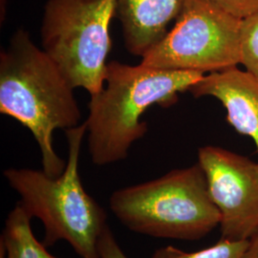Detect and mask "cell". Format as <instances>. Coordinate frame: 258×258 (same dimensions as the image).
Masks as SVG:
<instances>
[{
  "mask_svg": "<svg viewBox=\"0 0 258 258\" xmlns=\"http://www.w3.org/2000/svg\"><path fill=\"white\" fill-rule=\"evenodd\" d=\"M75 88L24 29L17 30L0 53V113L30 130L41 154L42 170L62 174L67 161L53 146L56 129L80 125L82 117Z\"/></svg>",
  "mask_w": 258,
  "mask_h": 258,
  "instance_id": "6da1fadb",
  "label": "cell"
},
{
  "mask_svg": "<svg viewBox=\"0 0 258 258\" xmlns=\"http://www.w3.org/2000/svg\"><path fill=\"white\" fill-rule=\"evenodd\" d=\"M205 74L165 70L113 60L107 63L102 91L90 96L86 125L93 164L104 166L125 160L132 145L148 132L142 116L153 105L167 107L189 91Z\"/></svg>",
  "mask_w": 258,
  "mask_h": 258,
  "instance_id": "7a4b0ae2",
  "label": "cell"
},
{
  "mask_svg": "<svg viewBox=\"0 0 258 258\" xmlns=\"http://www.w3.org/2000/svg\"><path fill=\"white\" fill-rule=\"evenodd\" d=\"M65 134L68 157L62 174L54 178L42 169L16 167L3 174L28 214L42 223L47 248L65 241L81 258H101L99 241L108 226L107 213L86 192L79 172L86 125L83 122Z\"/></svg>",
  "mask_w": 258,
  "mask_h": 258,
  "instance_id": "3957f363",
  "label": "cell"
},
{
  "mask_svg": "<svg viewBox=\"0 0 258 258\" xmlns=\"http://www.w3.org/2000/svg\"><path fill=\"white\" fill-rule=\"evenodd\" d=\"M109 208L129 231L155 238L201 239L221 221L198 162L115 190Z\"/></svg>",
  "mask_w": 258,
  "mask_h": 258,
  "instance_id": "277c9868",
  "label": "cell"
},
{
  "mask_svg": "<svg viewBox=\"0 0 258 258\" xmlns=\"http://www.w3.org/2000/svg\"><path fill=\"white\" fill-rule=\"evenodd\" d=\"M116 0H48L40 25L42 50L70 84L90 96L104 86Z\"/></svg>",
  "mask_w": 258,
  "mask_h": 258,
  "instance_id": "5b68a950",
  "label": "cell"
},
{
  "mask_svg": "<svg viewBox=\"0 0 258 258\" xmlns=\"http://www.w3.org/2000/svg\"><path fill=\"white\" fill-rule=\"evenodd\" d=\"M242 21L205 0H187L173 27L141 63L205 75L235 67L241 64Z\"/></svg>",
  "mask_w": 258,
  "mask_h": 258,
  "instance_id": "8992f818",
  "label": "cell"
},
{
  "mask_svg": "<svg viewBox=\"0 0 258 258\" xmlns=\"http://www.w3.org/2000/svg\"><path fill=\"white\" fill-rule=\"evenodd\" d=\"M198 163L221 215V238L250 239L258 231V162L206 146L198 149Z\"/></svg>",
  "mask_w": 258,
  "mask_h": 258,
  "instance_id": "52a82bcc",
  "label": "cell"
},
{
  "mask_svg": "<svg viewBox=\"0 0 258 258\" xmlns=\"http://www.w3.org/2000/svg\"><path fill=\"white\" fill-rule=\"evenodd\" d=\"M188 92L195 98L212 97L221 102L228 122L241 135L252 139L258 155V80L254 76L231 67L205 75Z\"/></svg>",
  "mask_w": 258,
  "mask_h": 258,
  "instance_id": "ba28073f",
  "label": "cell"
},
{
  "mask_svg": "<svg viewBox=\"0 0 258 258\" xmlns=\"http://www.w3.org/2000/svg\"><path fill=\"white\" fill-rule=\"evenodd\" d=\"M187 0H116L126 51L143 57L169 31Z\"/></svg>",
  "mask_w": 258,
  "mask_h": 258,
  "instance_id": "9c48e42d",
  "label": "cell"
},
{
  "mask_svg": "<svg viewBox=\"0 0 258 258\" xmlns=\"http://www.w3.org/2000/svg\"><path fill=\"white\" fill-rule=\"evenodd\" d=\"M32 217L18 203L9 212L0 238L5 258H60L53 255L35 236Z\"/></svg>",
  "mask_w": 258,
  "mask_h": 258,
  "instance_id": "30bf717a",
  "label": "cell"
},
{
  "mask_svg": "<svg viewBox=\"0 0 258 258\" xmlns=\"http://www.w3.org/2000/svg\"><path fill=\"white\" fill-rule=\"evenodd\" d=\"M249 240L221 239L213 246L196 251H184L173 246L157 249L151 258H244Z\"/></svg>",
  "mask_w": 258,
  "mask_h": 258,
  "instance_id": "8fae6325",
  "label": "cell"
},
{
  "mask_svg": "<svg viewBox=\"0 0 258 258\" xmlns=\"http://www.w3.org/2000/svg\"><path fill=\"white\" fill-rule=\"evenodd\" d=\"M241 64L258 80V12L242 21Z\"/></svg>",
  "mask_w": 258,
  "mask_h": 258,
  "instance_id": "7c38bea8",
  "label": "cell"
},
{
  "mask_svg": "<svg viewBox=\"0 0 258 258\" xmlns=\"http://www.w3.org/2000/svg\"><path fill=\"white\" fill-rule=\"evenodd\" d=\"M234 18L247 19L258 12V0H205Z\"/></svg>",
  "mask_w": 258,
  "mask_h": 258,
  "instance_id": "4fadbf2b",
  "label": "cell"
},
{
  "mask_svg": "<svg viewBox=\"0 0 258 258\" xmlns=\"http://www.w3.org/2000/svg\"><path fill=\"white\" fill-rule=\"evenodd\" d=\"M99 252L101 258H129L120 248L109 225L103 231L99 241Z\"/></svg>",
  "mask_w": 258,
  "mask_h": 258,
  "instance_id": "5bb4252c",
  "label": "cell"
},
{
  "mask_svg": "<svg viewBox=\"0 0 258 258\" xmlns=\"http://www.w3.org/2000/svg\"><path fill=\"white\" fill-rule=\"evenodd\" d=\"M244 258H258V231L249 239Z\"/></svg>",
  "mask_w": 258,
  "mask_h": 258,
  "instance_id": "9a60e30c",
  "label": "cell"
},
{
  "mask_svg": "<svg viewBox=\"0 0 258 258\" xmlns=\"http://www.w3.org/2000/svg\"><path fill=\"white\" fill-rule=\"evenodd\" d=\"M0 258H5L4 257V250L1 247H0Z\"/></svg>",
  "mask_w": 258,
  "mask_h": 258,
  "instance_id": "2e32d148",
  "label": "cell"
}]
</instances>
